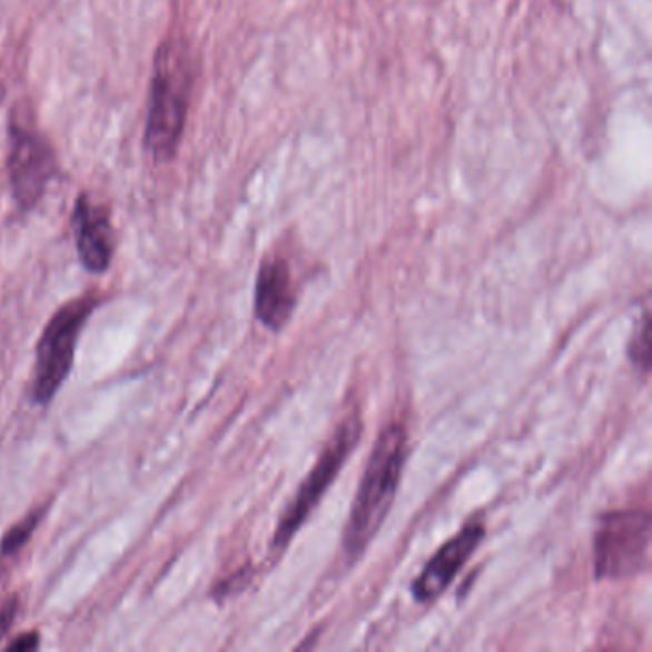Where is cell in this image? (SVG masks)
<instances>
[{"label":"cell","mask_w":652,"mask_h":652,"mask_svg":"<svg viewBox=\"0 0 652 652\" xmlns=\"http://www.w3.org/2000/svg\"><path fill=\"white\" fill-rule=\"evenodd\" d=\"M406 446V431L396 423L388 425L375 442L343 534L345 553L353 559L364 553L393 507L408 455Z\"/></svg>","instance_id":"cell-1"},{"label":"cell","mask_w":652,"mask_h":652,"mask_svg":"<svg viewBox=\"0 0 652 652\" xmlns=\"http://www.w3.org/2000/svg\"><path fill=\"white\" fill-rule=\"evenodd\" d=\"M188 116V71L177 45H165L156 60L150 108L146 119V150L156 161H169L182 140Z\"/></svg>","instance_id":"cell-2"},{"label":"cell","mask_w":652,"mask_h":652,"mask_svg":"<svg viewBox=\"0 0 652 652\" xmlns=\"http://www.w3.org/2000/svg\"><path fill=\"white\" fill-rule=\"evenodd\" d=\"M96 305L98 295L85 293L81 297L69 300L68 305L60 306L55 316L48 319L34 353L31 393L37 404L45 406L52 402L56 393L68 379L76 360L77 339Z\"/></svg>","instance_id":"cell-3"},{"label":"cell","mask_w":652,"mask_h":652,"mask_svg":"<svg viewBox=\"0 0 652 652\" xmlns=\"http://www.w3.org/2000/svg\"><path fill=\"white\" fill-rule=\"evenodd\" d=\"M651 515L646 511L606 513L595 534V576L622 580L638 576L649 566Z\"/></svg>","instance_id":"cell-4"},{"label":"cell","mask_w":652,"mask_h":652,"mask_svg":"<svg viewBox=\"0 0 652 652\" xmlns=\"http://www.w3.org/2000/svg\"><path fill=\"white\" fill-rule=\"evenodd\" d=\"M360 428L358 419H347L337 428V433L319 455L318 463L314 465L310 475L306 476L303 484H300L299 492L293 497L292 505L287 507L286 513L279 518L273 542L276 550H281V547H286L289 544V540L299 531L300 524L305 523L308 515L313 513L314 507L318 505L322 496L326 494L327 488L337 478L343 463L347 462L348 455H350L356 442H358Z\"/></svg>","instance_id":"cell-5"},{"label":"cell","mask_w":652,"mask_h":652,"mask_svg":"<svg viewBox=\"0 0 652 652\" xmlns=\"http://www.w3.org/2000/svg\"><path fill=\"white\" fill-rule=\"evenodd\" d=\"M55 172V154L47 140L33 130L14 127L8 156V177L16 204L23 209L33 207L42 198Z\"/></svg>","instance_id":"cell-6"},{"label":"cell","mask_w":652,"mask_h":652,"mask_svg":"<svg viewBox=\"0 0 652 652\" xmlns=\"http://www.w3.org/2000/svg\"><path fill=\"white\" fill-rule=\"evenodd\" d=\"M486 528L481 516H476L470 523H465L462 531L457 532L452 540L442 545L433 557L428 559L422 574L415 577L412 584V595L417 603H431L442 593L448 590L465 563L473 557L478 544L483 542Z\"/></svg>","instance_id":"cell-7"},{"label":"cell","mask_w":652,"mask_h":652,"mask_svg":"<svg viewBox=\"0 0 652 652\" xmlns=\"http://www.w3.org/2000/svg\"><path fill=\"white\" fill-rule=\"evenodd\" d=\"M297 306V289L292 268L284 257H268L258 270L255 286V314L263 326L279 332Z\"/></svg>","instance_id":"cell-8"},{"label":"cell","mask_w":652,"mask_h":652,"mask_svg":"<svg viewBox=\"0 0 652 652\" xmlns=\"http://www.w3.org/2000/svg\"><path fill=\"white\" fill-rule=\"evenodd\" d=\"M73 230L81 265L92 274L106 273L116 251V236L106 209L81 196L73 209Z\"/></svg>","instance_id":"cell-9"},{"label":"cell","mask_w":652,"mask_h":652,"mask_svg":"<svg viewBox=\"0 0 652 652\" xmlns=\"http://www.w3.org/2000/svg\"><path fill=\"white\" fill-rule=\"evenodd\" d=\"M47 513V505H42L39 510L31 511L26 518H21L20 523L14 524L7 536L2 537L0 542V553L2 557H14L16 553H20L29 540L33 536L34 531L39 528L42 516Z\"/></svg>","instance_id":"cell-10"},{"label":"cell","mask_w":652,"mask_h":652,"mask_svg":"<svg viewBox=\"0 0 652 652\" xmlns=\"http://www.w3.org/2000/svg\"><path fill=\"white\" fill-rule=\"evenodd\" d=\"M630 358L641 372H649L651 367V316L643 314L639 327L633 332L630 340Z\"/></svg>","instance_id":"cell-11"},{"label":"cell","mask_w":652,"mask_h":652,"mask_svg":"<svg viewBox=\"0 0 652 652\" xmlns=\"http://www.w3.org/2000/svg\"><path fill=\"white\" fill-rule=\"evenodd\" d=\"M18 612H20V599L18 597L8 599L4 606L0 609V643H2V639L7 638L8 632H10V628L14 624Z\"/></svg>","instance_id":"cell-12"},{"label":"cell","mask_w":652,"mask_h":652,"mask_svg":"<svg viewBox=\"0 0 652 652\" xmlns=\"http://www.w3.org/2000/svg\"><path fill=\"white\" fill-rule=\"evenodd\" d=\"M41 645V638H39V633L37 632H29L23 633L20 638L12 641L10 645L7 646L8 651H18V652H29V651H37Z\"/></svg>","instance_id":"cell-13"},{"label":"cell","mask_w":652,"mask_h":652,"mask_svg":"<svg viewBox=\"0 0 652 652\" xmlns=\"http://www.w3.org/2000/svg\"><path fill=\"white\" fill-rule=\"evenodd\" d=\"M0 98H2V89H0Z\"/></svg>","instance_id":"cell-14"}]
</instances>
